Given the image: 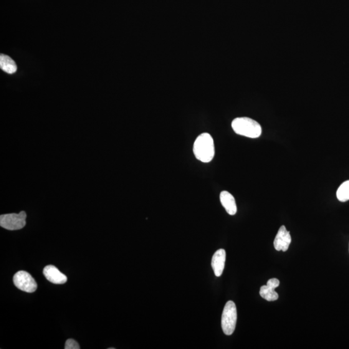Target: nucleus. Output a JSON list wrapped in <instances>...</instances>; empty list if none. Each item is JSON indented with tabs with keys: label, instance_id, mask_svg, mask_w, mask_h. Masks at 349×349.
I'll list each match as a JSON object with an SVG mask.
<instances>
[{
	"label": "nucleus",
	"instance_id": "nucleus-10",
	"mask_svg": "<svg viewBox=\"0 0 349 349\" xmlns=\"http://www.w3.org/2000/svg\"><path fill=\"white\" fill-rule=\"evenodd\" d=\"M220 201L225 211L230 216H234L237 213V208L236 200L229 191H223L220 194Z\"/></svg>",
	"mask_w": 349,
	"mask_h": 349
},
{
	"label": "nucleus",
	"instance_id": "nucleus-3",
	"mask_svg": "<svg viewBox=\"0 0 349 349\" xmlns=\"http://www.w3.org/2000/svg\"><path fill=\"white\" fill-rule=\"evenodd\" d=\"M237 320V308L232 301H229L224 306L221 318V325L224 335H232L236 329Z\"/></svg>",
	"mask_w": 349,
	"mask_h": 349
},
{
	"label": "nucleus",
	"instance_id": "nucleus-4",
	"mask_svg": "<svg viewBox=\"0 0 349 349\" xmlns=\"http://www.w3.org/2000/svg\"><path fill=\"white\" fill-rule=\"evenodd\" d=\"M27 214L22 211L19 214H8L0 216V226L8 230H21L26 225Z\"/></svg>",
	"mask_w": 349,
	"mask_h": 349
},
{
	"label": "nucleus",
	"instance_id": "nucleus-8",
	"mask_svg": "<svg viewBox=\"0 0 349 349\" xmlns=\"http://www.w3.org/2000/svg\"><path fill=\"white\" fill-rule=\"evenodd\" d=\"M43 272L45 278L53 284L62 285L67 282L66 275L63 274L53 265H48L45 267Z\"/></svg>",
	"mask_w": 349,
	"mask_h": 349
},
{
	"label": "nucleus",
	"instance_id": "nucleus-7",
	"mask_svg": "<svg viewBox=\"0 0 349 349\" xmlns=\"http://www.w3.org/2000/svg\"><path fill=\"white\" fill-rule=\"evenodd\" d=\"M291 241L290 232L287 231L285 226H281L274 242L275 249L277 251L286 252L289 248Z\"/></svg>",
	"mask_w": 349,
	"mask_h": 349
},
{
	"label": "nucleus",
	"instance_id": "nucleus-2",
	"mask_svg": "<svg viewBox=\"0 0 349 349\" xmlns=\"http://www.w3.org/2000/svg\"><path fill=\"white\" fill-rule=\"evenodd\" d=\"M232 127L237 135L246 137H259L262 133L261 126L256 121L248 117H239L232 121Z\"/></svg>",
	"mask_w": 349,
	"mask_h": 349
},
{
	"label": "nucleus",
	"instance_id": "nucleus-5",
	"mask_svg": "<svg viewBox=\"0 0 349 349\" xmlns=\"http://www.w3.org/2000/svg\"><path fill=\"white\" fill-rule=\"evenodd\" d=\"M14 285L19 289L28 293L34 292L37 289V283L31 275L25 271H19L14 275Z\"/></svg>",
	"mask_w": 349,
	"mask_h": 349
},
{
	"label": "nucleus",
	"instance_id": "nucleus-13",
	"mask_svg": "<svg viewBox=\"0 0 349 349\" xmlns=\"http://www.w3.org/2000/svg\"><path fill=\"white\" fill-rule=\"evenodd\" d=\"M80 346L78 343L73 339H69L65 344V349H80Z\"/></svg>",
	"mask_w": 349,
	"mask_h": 349
},
{
	"label": "nucleus",
	"instance_id": "nucleus-12",
	"mask_svg": "<svg viewBox=\"0 0 349 349\" xmlns=\"http://www.w3.org/2000/svg\"><path fill=\"white\" fill-rule=\"evenodd\" d=\"M336 196L340 202H346L349 200V180L344 182L339 187Z\"/></svg>",
	"mask_w": 349,
	"mask_h": 349
},
{
	"label": "nucleus",
	"instance_id": "nucleus-6",
	"mask_svg": "<svg viewBox=\"0 0 349 349\" xmlns=\"http://www.w3.org/2000/svg\"><path fill=\"white\" fill-rule=\"evenodd\" d=\"M280 281L276 278H272L268 281L267 285L262 286L260 288L259 294L268 302H274L279 298V295L275 292V288L280 286Z\"/></svg>",
	"mask_w": 349,
	"mask_h": 349
},
{
	"label": "nucleus",
	"instance_id": "nucleus-1",
	"mask_svg": "<svg viewBox=\"0 0 349 349\" xmlns=\"http://www.w3.org/2000/svg\"><path fill=\"white\" fill-rule=\"evenodd\" d=\"M194 153L197 160L208 163L215 155L214 139L208 133H202L194 142Z\"/></svg>",
	"mask_w": 349,
	"mask_h": 349
},
{
	"label": "nucleus",
	"instance_id": "nucleus-11",
	"mask_svg": "<svg viewBox=\"0 0 349 349\" xmlns=\"http://www.w3.org/2000/svg\"><path fill=\"white\" fill-rule=\"evenodd\" d=\"M0 68L8 74H13L17 70L16 64L14 60L8 56L3 54L0 56Z\"/></svg>",
	"mask_w": 349,
	"mask_h": 349
},
{
	"label": "nucleus",
	"instance_id": "nucleus-9",
	"mask_svg": "<svg viewBox=\"0 0 349 349\" xmlns=\"http://www.w3.org/2000/svg\"><path fill=\"white\" fill-rule=\"evenodd\" d=\"M226 261V251L224 249L217 250L212 257V267L217 277L221 276Z\"/></svg>",
	"mask_w": 349,
	"mask_h": 349
},
{
	"label": "nucleus",
	"instance_id": "nucleus-14",
	"mask_svg": "<svg viewBox=\"0 0 349 349\" xmlns=\"http://www.w3.org/2000/svg\"><path fill=\"white\" fill-rule=\"evenodd\" d=\"M115 348H109V349H114Z\"/></svg>",
	"mask_w": 349,
	"mask_h": 349
}]
</instances>
